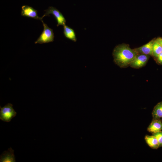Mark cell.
Masks as SVG:
<instances>
[{"mask_svg":"<svg viewBox=\"0 0 162 162\" xmlns=\"http://www.w3.org/2000/svg\"><path fill=\"white\" fill-rule=\"evenodd\" d=\"M138 54L135 48L132 49L128 44H122L115 47L112 56L115 64L121 68H124L129 66Z\"/></svg>","mask_w":162,"mask_h":162,"instance_id":"obj_1","label":"cell"},{"mask_svg":"<svg viewBox=\"0 0 162 162\" xmlns=\"http://www.w3.org/2000/svg\"><path fill=\"white\" fill-rule=\"evenodd\" d=\"M41 21L44 26V30L39 37L35 42V44H42L53 42L54 38L53 30L49 27L42 20Z\"/></svg>","mask_w":162,"mask_h":162,"instance_id":"obj_2","label":"cell"},{"mask_svg":"<svg viewBox=\"0 0 162 162\" xmlns=\"http://www.w3.org/2000/svg\"><path fill=\"white\" fill-rule=\"evenodd\" d=\"M0 119L4 122H10L16 115L11 104L8 103L2 107L0 106Z\"/></svg>","mask_w":162,"mask_h":162,"instance_id":"obj_3","label":"cell"},{"mask_svg":"<svg viewBox=\"0 0 162 162\" xmlns=\"http://www.w3.org/2000/svg\"><path fill=\"white\" fill-rule=\"evenodd\" d=\"M45 14L42 17L43 18L45 16H49V14H52L55 17L57 22V26L65 25L66 20L62 14L55 8L50 6L44 10Z\"/></svg>","mask_w":162,"mask_h":162,"instance_id":"obj_4","label":"cell"},{"mask_svg":"<svg viewBox=\"0 0 162 162\" xmlns=\"http://www.w3.org/2000/svg\"><path fill=\"white\" fill-rule=\"evenodd\" d=\"M149 57V55L138 54L130 64L129 66L136 69L144 67L146 64Z\"/></svg>","mask_w":162,"mask_h":162,"instance_id":"obj_5","label":"cell"},{"mask_svg":"<svg viewBox=\"0 0 162 162\" xmlns=\"http://www.w3.org/2000/svg\"><path fill=\"white\" fill-rule=\"evenodd\" d=\"M37 12V10L29 6L24 5L22 7L21 15L22 16L42 21L43 18L38 16Z\"/></svg>","mask_w":162,"mask_h":162,"instance_id":"obj_6","label":"cell"},{"mask_svg":"<svg viewBox=\"0 0 162 162\" xmlns=\"http://www.w3.org/2000/svg\"><path fill=\"white\" fill-rule=\"evenodd\" d=\"M155 39H153L142 46L135 48L139 54H143L152 56V49Z\"/></svg>","mask_w":162,"mask_h":162,"instance_id":"obj_7","label":"cell"},{"mask_svg":"<svg viewBox=\"0 0 162 162\" xmlns=\"http://www.w3.org/2000/svg\"><path fill=\"white\" fill-rule=\"evenodd\" d=\"M14 151L11 147L6 151H4L0 155L1 162H16Z\"/></svg>","mask_w":162,"mask_h":162,"instance_id":"obj_8","label":"cell"},{"mask_svg":"<svg viewBox=\"0 0 162 162\" xmlns=\"http://www.w3.org/2000/svg\"><path fill=\"white\" fill-rule=\"evenodd\" d=\"M162 130V122L159 119H153L147 128V130L151 133Z\"/></svg>","mask_w":162,"mask_h":162,"instance_id":"obj_9","label":"cell"},{"mask_svg":"<svg viewBox=\"0 0 162 162\" xmlns=\"http://www.w3.org/2000/svg\"><path fill=\"white\" fill-rule=\"evenodd\" d=\"M63 33L67 38L74 42L76 41V34L74 30L66 25L63 26Z\"/></svg>","mask_w":162,"mask_h":162,"instance_id":"obj_10","label":"cell"},{"mask_svg":"<svg viewBox=\"0 0 162 162\" xmlns=\"http://www.w3.org/2000/svg\"><path fill=\"white\" fill-rule=\"evenodd\" d=\"M145 139L147 144L151 148L157 149L159 147L158 141L154 136L146 135Z\"/></svg>","mask_w":162,"mask_h":162,"instance_id":"obj_11","label":"cell"},{"mask_svg":"<svg viewBox=\"0 0 162 162\" xmlns=\"http://www.w3.org/2000/svg\"><path fill=\"white\" fill-rule=\"evenodd\" d=\"M152 115L153 119L162 120V101L158 103L155 106Z\"/></svg>","mask_w":162,"mask_h":162,"instance_id":"obj_12","label":"cell"},{"mask_svg":"<svg viewBox=\"0 0 162 162\" xmlns=\"http://www.w3.org/2000/svg\"><path fill=\"white\" fill-rule=\"evenodd\" d=\"M162 52V46L155 40L153 43L152 49V56L154 59Z\"/></svg>","mask_w":162,"mask_h":162,"instance_id":"obj_13","label":"cell"},{"mask_svg":"<svg viewBox=\"0 0 162 162\" xmlns=\"http://www.w3.org/2000/svg\"><path fill=\"white\" fill-rule=\"evenodd\" d=\"M152 135L157 139L158 142L159 147H162V131H159L152 133Z\"/></svg>","mask_w":162,"mask_h":162,"instance_id":"obj_14","label":"cell"},{"mask_svg":"<svg viewBox=\"0 0 162 162\" xmlns=\"http://www.w3.org/2000/svg\"><path fill=\"white\" fill-rule=\"evenodd\" d=\"M156 63L158 64L162 65V52L156 58H154Z\"/></svg>","mask_w":162,"mask_h":162,"instance_id":"obj_15","label":"cell"},{"mask_svg":"<svg viewBox=\"0 0 162 162\" xmlns=\"http://www.w3.org/2000/svg\"><path fill=\"white\" fill-rule=\"evenodd\" d=\"M155 40L162 46V38L158 37L155 39Z\"/></svg>","mask_w":162,"mask_h":162,"instance_id":"obj_16","label":"cell"}]
</instances>
